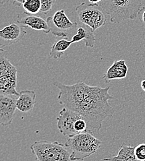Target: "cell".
<instances>
[{
	"instance_id": "obj_16",
	"label": "cell",
	"mask_w": 145,
	"mask_h": 161,
	"mask_svg": "<svg viewBox=\"0 0 145 161\" xmlns=\"http://www.w3.org/2000/svg\"><path fill=\"white\" fill-rule=\"evenodd\" d=\"M135 147L127 145L123 143L120 147L117 154L109 158H104V161H145L139 160L137 158L134 153Z\"/></svg>"
},
{
	"instance_id": "obj_7",
	"label": "cell",
	"mask_w": 145,
	"mask_h": 161,
	"mask_svg": "<svg viewBox=\"0 0 145 161\" xmlns=\"http://www.w3.org/2000/svg\"><path fill=\"white\" fill-rule=\"evenodd\" d=\"M8 52L0 48V93L1 94L19 96L17 91L18 69L7 57Z\"/></svg>"
},
{
	"instance_id": "obj_3",
	"label": "cell",
	"mask_w": 145,
	"mask_h": 161,
	"mask_svg": "<svg viewBox=\"0 0 145 161\" xmlns=\"http://www.w3.org/2000/svg\"><path fill=\"white\" fill-rule=\"evenodd\" d=\"M54 86L60 91L58 96L60 104L73 110H75L78 106L97 88V86H90L83 81L72 85L56 82Z\"/></svg>"
},
{
	"instance_id": "obj_19",
	"label": "cell",
	"mask_w": 145,
	"mask_h": 161,
	"mask_svg": "<svg viewBox=\"0 0 145 161\" xmlns=\"http://www.w3.org/2000/svg\"><path fill=\"white\" fill-rule=\"evenodd\" d=\"M134 153L137 159L145 161V143H141L135 147Z\"/></svg>"
},
{
	"instance_id": "obj_18",
	"label": "cell",
	"mask_w": 145,
	"mask_h": 161,
	"mask_svg": "<svg viewBox=\"0 0 145 161\" xmlns=\"http://www.w3.org/2000/svg\"><path fill=\"white\" fill-rule=\"evenodd\" d=\"M22 7L24 9V13L28 14L35 15L41 11V0H26L23 3Z\"/></svg>"
},
{
	"instance_id": "obj_5",
	"label": "cell",
	"mask_w": 145,
	"mask_h": 161,
	"mask_svg": "<svg viewBox=\"0 0 145 161\" xmlns=\"http://www.w3.org/2000/svg\"><path fill=\"white\" fill-rule=\"evenodd\" d=\"M30 149L35 161H71L70 150L58 141H35Z\"/></svg>"
},
{
	"instance_id": "obj_22",
	"label": "cell",
	"mask_w": 145,
	"mask_h": 161,
	"mask_svg": "<svg viewBox=\"0 0 145 161\" xmlns=\"http://www.w3.org/2000/svg\"><path fill=\"white\" fill-rule=\"evenodd\" d=\"M91 4H98L102 1V0H88Z\"/></svg>"
},
{
	"instance_id": "obj_9",
	"label": "cell",
	"mask_w": 145,
	"mask_h": 161,
	"mask_svg": "<svg viewBox=\"0 0 145 161\" xmlns=\"http://www.w3.org/2000/svg\"><path fill=\"white\" fill-rule=\"evenodd\" d=\"M27 27L16 23L4 27L0 31L1 47L9 46L21 41L27 34Z\"/></svg>"
},
{
	"instance_id": "obj_17",
	"label": "cell",
	"mask_w": 145,
	"mask_h": 161,
	"mask_svg": "<svg viewBox=\"0 0 145 161\" xmlns=\"http://www.w3.org/2000/svg\"><path fill=\"white\" fill-rule=\"evenodd\" d=\"M72 43L71 41L65 38L56 41L51 47L49 52L50 57L54 60L61 58L64 53L70 47Z\"/></svg>"
},
{
	"instance_id": "obj_13",
	"label": "cell",
	"mask_w": 145,
	"mask_h": 161,
	"mask_svg": "<svg viewBox=\"0 0 145 161\" xmlns=\"http://www.w3.org/2000/svg\"><path fill=\"white\" fill-rule=\"evenodd\" d=\"M36 103V93L34 90L22 91L16 100L17 109L21 112L32 111Z\"/></svg>"
},
{
	"instance_id": "obj_8",
	"label": "cell",
	"mask_w": 145,
	"mask_h": 161,
	"mask_svg": "<svg viewBox=\"0 0 145 161\" xmlns=\"http://www.w3.org/2000/svg\"><path fill=\"white\" fill-rule=\"evenodd\" d=\"M75 11L81 23L94 32L104 25L107 20V14L98 4L82 3L75 8Z\"/></svg>"
},
{
	"instance_id": "obj_25",
	"label": "cell",
	"mask_w": 145,
	"mask_h": 161,
	"mask_svg": "<svg viewBox=\"0 0 145 161\" xmlns=\"http://www.w3.org/2000/svg\"><path fill=\"white\" fill-rule=\"evenodd\" d=\"M142 20L143 21V22H145V11H144L143 14V16H142Z\"/></svg>"
},
{
	"instance_id": "obj_24",
	"label": "cell",
	"mask_w": 145,
	"mask_h": 161,
	"mask_svg": "<svg viewBox=\"0 0 145 161\" xmlns=\"http://www.w3.org/2000/svg\"><path fill=\"white\" fill-rule=\"evenodd\" d=\"M9 0H0V4L1 5H3L4 4H6L9 2Z\"/></svg>"
},
{
	"instance_id": "obj_4",
	"label": "cell",
	"mask_w": 145,
	"mask_h": 161,
	"mask_svg": "<svg viewBox=\"0 0 145 161\" xmlns=\"http://www.w3.org/2000/svg\"><path fill=\"white\" fill-rule=\"evenodd\" d=\"M102 141L95 137L93 131L69 137L65 143L71 153V161H83L97 152L101 147Z\"/></svg>"
},
{
	"instance_id": "obj_12",
	"label": "cell",
	"mask_w": 145,
	"mask_h": 161,
	"mask_svg": "<svg viewBox=\"0 0 145 161\" xmlns=\"http://www.w3.org/2000/svg\"><path fill=\"white\" fill-rule=\"evenodd\" d=\"M128 70V68L124 60L115 61L108 68L103 79L106 83H109L111 80H114L124 79L127 75Z\"/></svg>"
},
{
	"instance_id": "obj_23",
	"label": "cell",
	"mask_w": 145,
	"mask_h": 161,
	"mask_svg": "<svg viewBox=\"0 0 145 161\" xmlns=\"http://www.w3.org/2000/svg\"><path fill=\"white\" fill-rule=\"evenodd\" d=\"M141 87H142V89L145 92V80H143L142 81V82H141Z\"/></svg>"
},
{
	"instance_id": "obj_21",
	"label": "cell",
	"mask_w": 145,
	"mask_h": 161,
	"mask_svg": "<svg viewBox=\"0 0 145 161\" xmlns=\"http://www.w3.org/2000/svg\"><path fill=\"white\" fill-rule=\"evenodd\" d=\"M26 0H11V3L15 6L21 7V6H22L23 3Z\"/></svg>"
},
{
	"instance_id": "obj_6",
	"label": "cell",
	"mask_w": 145,
	"mask_h": 161,
	"mask_svg": "<svg viewBox=\"0 0 145 161\" xmlns=\"http://www.w3.org/2000/svg\"><path fill=\"white\" fill-rule=\"evenodd\" d=\"M57 126L60 132L67 137L91 130L81 114L66 107H64L59 113Z\"/></svg>"
},
{
	"instance_id": "obj_15",
	"label": "cell",
	"mask_w": 145,
	"mask_h": 161,
	"mask_svg": "<svg viewBox=\"0 0 145 161\" xmlns=\"http://www.w3.org/2000/svg\"><path fill=\"white\" fill-rule=\"evenodd\" d=\"M84 27H80L77 29V33L74 35L71 42L72 43H77L82 40L85 41V46L88 48H93L95 44V36L94 32L88 26L83 25Z\"/></svg>"
},
{
	"instance_id": "obj_14",
	"label": "cell",
	"mask_w": 145,
	"mask_h": 161,
	"mask_svg": "<svg viewBox=\"0 0 145 161\" xmlns=\"http://www.w3.org/2000/svg\"><path fill=\"white\" fill-rule=\"evenodd\" d=\"M51 20H52L54 25L58 29V31L54 32H64L72 28H75L78 25L77 22H73L68 18L64 9L57 11L54 14L53 16L51 17Z\"/></svg>"
},
{
	"instance_id": "obj_2",
	"label": "cell",
	"mask_w": 145,
	"mask_h": 161,
	"mask_svg": "<svg viewBox=\"0 0 145 161\" xmlns=\"http://www.w3.org/2000/svg\"><path fill=\"white\" fill-rule=\"evenodd\" d=\"M98 4L114 24L127 19L134 20L145 9L142 0H102Z\"/></svg>"
},
{
	"instance_id": "obj_10",
	"label": "cell",
	"mask_w": 145,
	"mask_h": 161,
	"mask_svg": "<svg viewBox=\"0 0 145 161\" xmlns=\"http://www.w3.org/2000/svg\"><path fill=\"white\" fill-rule=\"evenodd\" d=\"M18 96L0 95V123L3 126H9L17 109L16 100Z\"/></svg>"
},
{
	"instance_id": "obj_20",
	"label": "cell",
	"mask_w": 145,
	"mask_h": 161,
	"mask_svg": "<svg viewBox=\"0 0 145 161\" xmlns=\"http://www.w3.org/2000/svg\"><path fill=\"white\" fill-rule=\"evenodd\" d=\"M56 1V0H41L42 9L40 12L44 14H47L51 10Z\"/></svg>"
},
{
	"instance_id": "obj_1",
	"label": "cell",
	"mask_w": 145,
	"mask_h": 161,
	"mask_svg": "<svg viewBox=\"0 0 145 161\" xmlns=\"http://www.w3.org/2000/svg\"><path fill=\"white\" fill-rule=\"evenodd\" d=\"M110 87L97 86L96 90L78 106L75 111L81 114L87 121L90 128L99 131L107 118L113 116L114 110L109 103L114 97L109 93Z\"/></svg>"
},
{
	"instance_id": "obj_11",
	"label": "cell",
	"mask_w": 145,
	"mask_h": 161,
	"mask_svg": "<svg viewBox=\"0 0 145 161\" xmlns=\"http://www.w3.org/2000/svg\"><path fill=\"white\" fill-rule=\"evenodd\" d=\"M16 22L21 25L29 27L34 30L42 31L46 34H49L52 29L47 20L41 17L28 14L25 13L19 14L16 18Z\"/></svg>"
}]
</instances>
